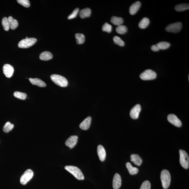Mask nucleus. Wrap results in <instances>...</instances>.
<instances>
[{
	"label": "nucleus",
	"mask_w": 189,
	"mask_h": 189,
	"mask_svg": "<svg viewBox=\"0 0 189 189\" xmlns=\"http://www.w3.org/2000/svg\"><path fill=\"white\" fill-rule=\"evenodd\" d=\"M150 23V20L147 18H144L140 21L139 26L141 29H145L148 26Z\"/></svg>",
	"instance_id": "b1692460"
},
{
	"label": "nucleus",
	"mask_w": 189,
	"mask_h": 189,
	"mask_svg": "<svg viewBox=\"0 0 189 189\" xmlns=\"http://www.w3.org/2000/svg\"><path fill=\"white\" fill-rule=\"evenodd\" d=\"M34 173L33 171L31 169L27 170L25 171L20 179V182L21 184L25 185L33 177Z\"/></svg>",
	"instance_id": "0eeeda50"
},
{
	"label": "nucleus",
	"mask_w": 189,
	"mask_h": 189,
	"mask_svg": "<svg viewBox=\"0 0 189 189\" xmlns=\"http://www.w3.org/2000/svg\"><path fill=\"white\" fill-rule=\"evenodd\" d=\"M14 127V125L13 124H12L9 122H8L5 123L3 127V131L5 133H8L13 129Z\"/></svg>",
	"instance_id": "cd10ccee"
},
{
	"label": "nucleus",
	"mask_w": 189,
	"mask_h": 189,
	"mask_svg": "<svg viewBox=\"0 0 189 189\" xmlns=\"http://www.w3.org/2000/svg\"><path fill=\"white\" fill-rule=\"evenodd\" d=\"M168 120L169 122L177 127H180L182 126V123L177 116L173 114H169L168 116Z\"/></svg>",
	"instance_id": "1a4fd4ad"
},
{
	"label": "nucleus",
	"mask_w": 189,
	"mask_h": 189,
	"mask_svg": "<svg viewBox=\"0 0 189 189\" xmlns=\"http://www.w3.org/2000/svg\"><path fill=\"white\" fill-rule=\"evenodd\" d=\"M182 28V23L181 22H177L171 23L165 28L166 31L177 33L181 30Z\"/></svg>",
	"instance_id": "6e6552de"
},
{
	"label": "nucleus",
	"mask_w": 189,
	"mask_h": 189,
	"mask_svg": "<svg viewBox=\"0 0 189 189\" xmlns=\"http://www.w3.org/2000/svg\"><path fill=\"white\" fill-rule=\"evenodd\" d=\"M78 139L77 136H71L65 142V144L70 149L73 148L77 142Z\"/></svg>",
	"instance_id": "f8f14e48"
},
{
	"label": "nucleus",
	"mask_w": 189,
	"mask_h": 189,
	"mask_svg": "<svg viewBox=\"0 0 189 189\" xmlns=\"http://www.w3.org/2000/svg\"><path fill=\"white\" fill-rule=\"evenodd\" d=\"M75 37L76 42L78 44H83L85 42V37L83 34L81 33H76Z\"/></svg>",
	"instance_id": "bb28decb"
},
{
	"label": "nucleus",
	"mask_w": 189,
	"mask_h": 189,
	"mask_svg": "<svg viewBox=\"0 0 189 189\" xmlns=\"http://www.w3.org/2000/svg\"><path fill=\"white\" fill-rule=\"evenodd\" d=\"M50 79L55 84L60 87H65L68 85V81L66 78L63 76L57 74H53L51 75Z\"/></svg>",
	"instance_id": "7ed1b4c3"
},
{
	"label": "nucleus",
	"mask_w": 189,
	"mask_h": 189,
	"mask_svg": "<svg viewBox=\"0 0 189 189\" xmlns=\"http://www.w3.org/2000/svg\"><path fill=\"white\" fill-rule=\"evenodd\" d=\"M111 22L113 24L119 26L123 24L124 20L122 18L113 16L111 19Z\"/></svg>",
	"instance_id": "393cba45"
},
{
	"label": "nucleus",
	"mask_w": 189,
	"mask_h": 189,
	"mask_svg": "<svg viewBox=\"0 0 189 189\" xmlns=\"http://www.w3.org/2000/svg\"><path fill=\"white\" fill-rule=\"evenodd\" d=\"M141 110V107L140 105L138 104L135 105L130 111V116L131 117L134 119H138Z\"/></svg>",
	"instance_id": "9d476101"
},
{
	"label": "nucleus",
	"mask_w": 189,
	"mask_h": 189,
	"mask_svg": "<svg viewBox=\"0 0 189 189\" xmlns=\"http://www.w3.org/2000/svg\"><path fill=\"white\" fill-rule=\"evenodd\" d=\"M121 185L122 179L120 175L118 173L115 174L114 176L112 183L114 189H119L121 188Z\"/></svg>",
	"instance_id": "ddd939ff"
},
{
	"label": "nucleus",
	"mask_w": 189,
	"mask_h": 189,
	"mask_svg": "<svg viewBox=\"0 0 189 189\" xmlns=\"http://www.w3.org/2000/svg\"><path fill=\"white\" fill-rule=\"evenodd\" d=\"M92 118L89 116L84 120L80 125V128L83 130H86L90 128L91 124Z\"/></svg>",
	"instance_id": "2eb2a0df"
},
{
	"label": "nucleus",
	"mask_w": 189,
	"mask_h": 189,
	"mask_svg": "<svg viewBox=\"0 0 189 189\" xmlns=\"http://www.w3.org/2000/svg\"><path fill=\"white\" fill-rule=\"evenodd\" d=\"M157 76V74L154 71L147 70L142 72L140 75V77L143 80H149L155 79Z\"/></svg>",
	"instance_id": "423d86ee"
},
{
	"label": "nucleus",
	"mask_w": 189,
	"mask_h": 189,
	"mask_svg": "<svg viewBox=\"0 0 189 189\" xmlns=\"http://www.w3.org/2000/svg\"><path fill=\"white\" fill-rule=\"evenodd\" d=\"M2 25L5 31H8L9 30L10 26L8 18L6 17L3 18L2 20Z\"/></svg>",
	"instance_id": "c756f323"
},
{
	"label": "nucleus",
	"mask_w": 189,
	"mask_h": 189,
	"mask_svg": "<svg viewBox=\"0 0 189 189\" xmlns=\"http://www.w3.org/2000/svg\"><path fill=\"white\" fill-rule=\"evenodd\" d=\"M14 70V67L9 64H6L4 65L3 72L4 74L7 77L10 78L13 75Z\"/></svg>",
	"instance_id": "9b49d317"
},
{
	"label": "nucleus",
	"mask_w": 189,
	"mask_h": 189,
	"mask_svg": "<svg viewBox=\"0 0 189 189\" xmlns=\"http://www.w3.org/2000/svg\"><path fill=\"white\" fill-rule=\"evenodd\" d=\"M126 166L129 173L132 175L137 174L139 172V170L138 168H135V167L132 166L131 163H127L126 164Z\"/></svg>",
	"instance_id": "412c9836"
},
{
	"label": "nucleus",
	"mask_w": 189,
	"mask_h": 189,
	"mask_svg": "<svg viewBox=\"0 0 189 189\" xmlns=\"http://www.w3.org/2000/svg\"><path fill=\"white\" fill-rule=\"evenodd\" d=\"M91 14V10L89 8H85L81 10L80 12L79 16L82 19L90 17Z\"/></svg>",
	"instance_id": "aec40b11"
},
{
	"label": "nucleus",
	"mask_w": 189,
	"mask_h": 189,
	"mask_svg": "<svg viewBox=\"0 0 189 189\" xmlns=\"http://www.w3.org/2000/svg\"><path fill=\"white\" fill-rule=\"evenodd\" d=\"M156 45L159 47L160 50H166L171 46L170 43L165 41L157 43Z\"/></svg>",
	"instance_id": "a878e982"
},
{
	"label": "nucleus",
	"mask_w": 189,
	"mask_h": 189,
	"mask_svg": "<svg viewBox=\"0 0 189 189\" xmlns=\"http://www.w3.org/2000/svg\"><path fill=\"white\" fill-rule=\"evenodd\" d=\"M79 9L77 8L74 10L71 14L68 17V19H72L75 18L77 16L79 12Z\"/></svg>",
	"instance_id": "c9c22d12"
},
{
	"label": "nucleus",
	"mask_w": 189,
	"mask_h": 189,
	"mask_svg": "<svg viewBox=\"0 0 189 189\" xmlns=\"http://www.w3.org/2000/svg\"><path fill=\"white\" fill-rule=\"evenodd\" d=\"M112 27L111 25L109 24L108 23H105L103 25L102 30L103 31L106 32L110 33L112 32Z\"/></svg>",
	"instance_id": "473e14b6"
},
{
	"label": "nucleus",
	"mask_w": 189,
	"mask_h": 189,
	"mask_svg": "<svg viewBox=\"0 0 189 189\" xmlns=\"http://www.w3.org/2000/svg\"><path fill=\"white\" fill-rule=\"evenodd\" d=\"M37 39L35 38H28L23 39L19 42L18 46L20 48H27L35 44Z\"/></svg>",
	"instance_id": "39448f33"
},
{
	"label": "nucleus",
	"mask_w": 189,
	"mask_h": 189,
	"mask_svg": "<svg viewBox=\"0 0 189 189\" xmlns=\"http://www.w3.org/2000/svg\"><path fill=\"white\" fill-rule=\"evenodd\" d=\"M128 31V28L124 25H121L118 26L116 28V31L117 33L121 34H124Z\"/></svg>",
	"instance_id": "c85d7f7f"
},
{
	"label": "nucleus",
	"mask_w": 189,
	"mask_h": 189,
	"mask_svg": "<svg viewBox=\"0 0 189 189\" xmlns=\"http://www.w3.org/2000/svg\"><path fill=\"white\" fill-rule=\"evenodd\" d=\"M14 97L18 99L25 100L26 99L27 94L25 93H23L19 92H14Z\"/></svg>",
	"instance_id": "7c9ffc66"
},
{
	"label": "nucleus",
	"mask_w": 189,
	"mask_h": 189,
	"mask_svg": "<svg viewBox=\"0 0 189 189\" xmlns=\"http://www.w3.org/2000/svg\"><path fill=\"white\" fill-rule=\"evenodd\" d=\"M17 2L25 8H28L30 6V1L28 0H18Z\"/></svg>",
	"instance_id": "72a5a7b5"
},
{
	"label": "nucleus",
	"mask_w": 189,
	"mask_h": 189,
	"mask_svg": "<svg viewBox=\"0 0 189 189\" xmlns=\"http://www.w3.org/2000/svg\"><path fill=\"white\" fill-rule=\"evenodd\" d=\"M113 41L115 44H117L120 46H124L125 45V43L121 38L118 37V36H115L113 38Z\"/></svg>",
	"instance_id": "2f4dec72"
},
{
	"label": "nucleus",
	"mask_w": 189,
	"mask_h": 189,
	"mask_svg": "<svg viewBox=\"0 0 189 189\" xmlns=\"http://www.w3.org/2000/svg\"><path fill=\"white\" fill-rule=\"evenodd\" d=\"M151 50L154 52H157L160 50L157 45H152L151 47Z\"/></svg>",
	"instance_id": "e433bc0d"
},
{
	"label": "nucleus",
	"mask_w": 189,
	"mask_h": 189,
	"mask_svg": "<svg viewBox=\"0 0 189 189\" xmlns=\"http://www.w3.org/2000/svg\"><path fill=\"white\" fill-rule=\"evenodd\" d=\"M10 28L12 30H15L18 26V23L17 20L14 19L11 16H10L8 18Z\"/></svg>",
	"instance_id": "4be33fe9"
},
{
	"label": "nucleus",
	"mask_w": 189,
	"mask_h": 189,
	"mask_svg": "<svg viewBox=\"0 0 189 189\" xmlns=\"http://www.w3.org/2000/svg\"><path fill=\"white\" fill-rule=\"evenodd\" d=\"M180 163L181 166L185 169H188L189 167V157L187 152L185 151L180 150Z\"/></svg>",
	"instance_id": "20e7f679"
},
{
	"label": "nucleus",
	"mask_w": 189,
	"mask_h": 189,
	"mask_svg": "<svg viewBox=\"0 0 189 189\" xmlns=\"http://www.w3.org/2000/svg\"><path fill=\"white\" fill-rule=\"evenodd\" d=\"M53 56L50 52L45 51L42 53L39 56L40 59L43 61H48L52 59Z\"/></svg>",
	"instance_id": "6ab92c4d"
},
{
	"label": "nucleus",
	"mask_w": 189,
	"mask_h": 189,
	"mask_svg": "<svg viewBox=\"0 0 189 189\" xmlns=\"http://www.w3.org/2000/svg\"><path fill=\"white\" fill-rule=\"evenodd\" d=\"M65 168L73 175L76 179L79 180L84 179V176L82 172L77 167L72 166H66L65 167Z\"/></svg>",
	"instance_id": "f03ea898"
},
{
	"label": "nucleus",
	"mask_w": 189,
	"mask_h": 189,
	"mask_svg": "<svg viewBox=\"0 0 189 189\" xmlns=\"http://www.w3.org/2000/svg\"><path fill=\"white\" fill-rule=\"evenodd\" d=\"M174 9L177 11H183L189 9V5L188 4H181L176 5Z\"/></svg>",
	"instance_id": "5701e85b"
},
{
	"label": "nucleus",
	"mask_w": 189,
	"mask_h": 189,
	"mask_svg": "<svg viewBox=\"0 0 189 189\" xmlns=\"http://www.w3.org/2000/svg\"><path fill=\"white\" fill-rule=\"evenodd\" d=\"M161 178L163 188L165 189H168L170 186L171 181V176L169 172L166 170L162 171Z\"/></svg>",
	"instance_id": "f257e3e1"
},
{
	"label": "nucleus",
	"mask_w": 189,
	"mask_h": 189,
	"mask_svg": "<svg viewBox=\"0 0 189 189\" xmlns=\"http://www.w3.org/2000/svg\"><path fill=\"white\" fill-rule=\"evenodd\" d=\"M29 80L33 85H36L41 87H44L46 86V83L42 80L38 78L32 79L30 78H29Z\"/></svg>",
	"instance_id": "f3484780"
},
{
	"label": "nucleus",
	"mask_w": 189,
	"mask_h": 189,
	"mask_svg": "<svg viewBox=\"0 0 189 189\" xmlns=\"http://www.w3.org/2000/svg\"><path fill=\"white\" fill-rule=\"evenodd\" d=\"M97 152L100 160L101 161H104L106 156V152L104 147L101 145H99L97 147Z\"/></svg>",
	"instance_id": "4468645a"
},
{
	"label": "nucleus",
	"mask_w": 189,
	"mask_h": 189,
	"mask_svg": "<svg viewBox=\"0 0 189 189\" xmlns=\"http://www.w3.org/2000/svg\"><path fill=\"white\" fill-rule=\"evenodd\" d=\"M131 161L137 166H141L143 163L142 159L137 154H132L131 156Z\"/></svg>",
	"instance_id": "a211bd4d"
},
{
	"label": "nucleus",
	"mask_w": 189,
	"mask_h": 189,
	"mask_svg": "<svg viewBox=\"0 0 189 189\" xmlns=\"http://www.w3.org/2000/svg\"><path fill=\"white\" fill-rule=\"evenodd\" d=\"M141 3L139 1H136L129 8V13L130 14L133 15L137 13L141 6Z\"/></svg>",
	"instance_id": "dca6fc26"
},
{
	"label": "nucleus",
	"mask_w": 189,
	"mask_h": 189,
	"mask_svg": "<svg viewBox=\"0 0 189 189\" xmlns=\"http://www.w3.org/2000/svg\"><path fill=\"white\" fill-rule=\"evenodd\" d=\"M140 189H151V183L148 181H145L142 183Z\"/></svg>",
	"instance_id": "f704fd0d"
}]
</instances>
